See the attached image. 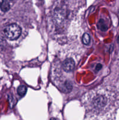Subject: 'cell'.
<instances>
[{
	"instance_id": "6da1fadb",
	"label": "cell",
	"mask_w": 119,
	"mask_h": 120,
	"mask_svg": "<svg viewBox=\"0 0 119 120\" xmlns=\"http://www.w3.org/2000/svg\"><path fill=\"white\" fill-rule=\"evenodd\" d=\"M108 103V100L106 94L98 91L90 97V100L88 101V109L90 111L97 114L104 111Z\"/></svg>"
},
{
	"instance_id": "7a4b0ae2",
	"label": "cell",
	"mask_w": 119,
	"mask_h": 120,
	"mask_svg": "<svg viewBox=\"0 0 119 120\" xmlns=\"http://www.w3.org/2000/svg\"><path fill=\"white\" fill-rule=\"evenodd\" d=\"M6 37L9 40L14 41L18 38L21 35L22 30L21 27L17 24L12 23L7 26L4 30Z\"/></svg>"
},
{
	"instance_id": "3957f363",
	"label": "cell",
	"mask_w": 119,
	"mask_h": 120,
	"mask_svg": "<svg viewBox=\"0 0 119 120\" xmlns=\"http://www.w3.org/2000/svg\"><path fill=\"white\" fill-rule=\"evenodd\" d=\"M63 69L66 72H71L75 68V62L71 58H67L64 61L63 64Z\"/></svg>"
},
{
	"instance_id": "277c9868",
	"label": "cell",
	"mask_w": 119,
	"mask_h": 120,
	"mask_svg": "<svg viewBox=\"0 0 119 120\" xmlns=\"http://www.w3.org/2000/svg\"><path fill=\"white\" fill-rule=\"evenodd\" d=\"M27 91V88L26 87V86L23 85L19 86L18 87L17 89V93L18 94L19 96H21V97H23L24 95L26 94Z\"/></svg>"
},
{
	"instance_id": "5b68a950",
	"label": "cell",
	"mask_w": 119,
	"mask_h": 120,
	"mask_svg": "<svg viewBox=\"0 0 119 120\" xmlns=\"http://www.w3.org/2000/svg\"><path fill=\"white\" fill-rule=\"evenodd\" d=\"M0 7H1V11L5 12L8 11L10 9V4L8 1H3V2Z\"/></svg>"
},
{
	"instance_id": "8992f818",
	"label": "cell",
	"mask_w": 119,
	"mask_h": 120,
	"mask_svg": "<svg viewBox=\"0 0 119 120\" xmlns=\"http://www.w3.org/2000/svg\"><path fill=\"white\" fill-rule=\"evenodd\" d=\"M90 41H91V37H90L89 35L87 33H85V34L83 35L82 38V42L84 43V45H88L90 43Z\"/></svg>"
},
{
	"instance_id": "52a82bcc",
	"label": "cell",
	"mask_w": 119,
	"mask_h": 120,
	"mask_svg": "<svg viewBox=\"0 0 119 120\" xmlns=\"http://www.w3.org/2000/svg\"><path fill=\"white\" fill-rule=\"evenodd\" d=\"M98 27L99 28V29H100V30H103V31H105V30H107V27L106 26V25L105 24V21L103 19H100V21L99 22L98 24Z\"/></svg>"
},
{
	"instance_id": "ba28073f",
	"label": "cell",
	"mask_w": 119,
	"mask_h": 120,
	"mask_svg": "<svg viewBox=\"0 0 119 120\" xmlns=\"http://www.w3.org/2000/svg\"><path fill=\"white\" fill-rule=\"evenodd\" d=\"M101 68H102V65L101 64H98V66H96V70H100Z\"/></svg>"
},
{
	"instance_id": "9c48e42d",
	"label": "cell",
	"mask_w": 119,
	"mask_h": 120,
	"mask_svg": "<svg viewBox=\"0 0 119 120\" xmlns=\"http://www.w3.org/2000/svg\"><path fill=\"white\" fill-rule=\"evenodd\" d=\"M2 2H3V1H2V0H0V7H1V4H2Z\"/></svg>"
},
{
	"instance_id": "30bf717a",
	"label": "cell",
	"mask_w": 119,
	"mask_h": 120,
	"mask_svg": "<svg viewBox=\"0 0 119 120\" xmlns=\"http://www.w3.org/2000/svg\"><path fill=\"white\" fill-rule=\"evenodd\" d=\"M50 120H58L56 119V118H51Z\"/></svg>"
}]
</instances>
